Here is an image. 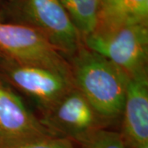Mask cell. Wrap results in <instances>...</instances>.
Segmentation results:
<instances>
[{
    "label": "cell",
    "instance_id": "obj_2",
    "mask_svg": "<svg viewBox=\"0 0 148 148\" xmlns=\"http://www.w3.org/2000/svg\"><path fill=\"white\" fill-rule=\"evenodd\" d=\"M82 40L87 49L110 60L130 77L147 73V24L95 30Z\"/></svg>",
    "mask_w": 148,
    "mask_h": 148
},
{
    "label": "cell",
    "instance_id": "obj_1",
    "mask_svg": "<svg viewBox=\"0 0 148 148\" xmlns=\"http://www.w3.org/2000/svg\"><path fill=\"white\" fill-rule=\"evenodd\" d=\"M75 87L103 119L122 114L130 77L99 53L82 47L69 62Z\"/></svg>",
    "mask_w": 148,
    "mask_h": 148
},
{
    "label": "cell",
    "instance_id": "obj_5",
    "mask_svg": "<svg viewBox=\"0 0 148 148\" xmlns=\"http://www.w3.org/2000/svg\"><path fill=\"white\" fill-rule=\"evenodd\" d=\"M101 119L84 95L73 87L45 111L40 121L54 136L79 143L95 130L103 128Z\"/></svg>",
    "mask_w": 148,
    "mask_h": 148
},
{
    "label": "cell",
    "instance_id": "obj_11",
    "mask_svg": "<svg viewBox=\"0 0 148 148\" xmlns=\"http://www.w3.org/2000/svg\"><path fill=\"white\" fill-rule=\"evenodd\" d=\"M78 144L81 148H127L120 132L104 127L90 133Z\"/></svg>",
    "mask_w": 148,
    "mask_h": 148
},
{
    "label": "cell",
    "instance_id": "obj_12",
    "mask_svg": "<svg viewBox=\"0 0 148 148\" xmlns=\"http://www.w3.org/2000/svg\"><path fill=\"white\" fill-rule=\"evenodd\" d=\"M0 148H77L71 139L56 136H49L32 139Z\"/></svg>",
    "mask_w": 148,
    "mask_h": 148
},
{
    "label": "cell",
    "instance_id": "obj_14",
    "mask_svg": "<svg viewBox=\"0 0 148 148\" xmlns=\"http://www.w3.org/2000/svg\"><path fill=\"white\" fill-rule=\"evenodd\" d=\"M3 56H4V55H3V53H2V51L0 50V58H2V57H3Z\"/></svg>",
    "mask_w": 148,
    "mask_h": 148
},
{
    "label": "cell",
    "instance_id": "obj_4",
    "mask_svg": "<svg viewBox=\"0 0 148 148\" xmlns=\"http://www.w3.org/2000/svg\"><path fill=\"white\" fill-rule=\"evenodd\" d=\"M0 71L10 84L32 97L44 111L75 87L73 79L56 71L18 64L6 56L0 58Z\"/></svg>",
    "mask_w": 148,
    "mask_h": 148
},
{
    "label": "cell",
    "instance_id": "obj_6",
    "mask_svg": "<svg viewBox=\"0 0 148 148\" xmlns=\"http://www.w3.org/2000/svg\"><path fill=\"white\" fill-rule=\"evenodd\" d=\"M23 8L32 27L64 56L72 57L82 46V37L58 0H25Z\"/></svg>",
    "mask_w": 148,
    "mask_h": 148
},
{
    "label": "cell",
    "instance_id": "obj_13",
    "mask_svg": "<svg viewBox=\"0 0 148 148\" xmlns=\"http://www.w3.org/2000/svg\"><path fill=\"white\" fill-rule=\"evenodd\" d=\"M134 148H148V143L140 144V145H138V146H137V147H135Z\"/></svg>",
    "mask_w": 148,
    "mask_h": 148
},
{
    "label": "cell",
    "instance_id": "obj_8",
    "mask_svg": "<svg viewBox=\"0 0 148 148\" xmlns=\"http://www.w3.org/2000/svg\"><path fill=\"white\" fill-rule=\"evenodd\" d=\"M122 132L127 147L148 143L147 73L130 77L122 111Z\"/></svg>",
    "mask_w": 148,
    "mask_h": 148
},
{
    "label": "cell",
    "instance_id": "obj_9",
    "mask_svg": "<svg viewBox=\"0 0 148 148\" xmlns=\"http://www.w3.org/2000/svg\"><path fill=\"white\" fill-rule=\"evenodd\" d=\"M148 0H101L95 30L147 24Z\"/></svg>",
    "mask_w": 148,
    "mask_h": 148
},
{
    "label": "cell",
    "instance_id": "obj_7",
    "mask_svg": "<svg viewBox=\"0 0 148 148\" xmlns=\"http://www.w3.org/2000/svg\"><path fill=\"white\" fill-rule=\"evenodd\" d=\"M49 136L54 135L27 108L21 97L0 80V147Z\"/></svg>",
    "mask_w": 148,
    "mask_h": 148
},
{
    "label": "cell",
    "instance_id": "obj_10",
    "mask_svg": "<svg viewBox=\"0 0 148 148\" xmlns=\"http://www.w3.org/2000/svg\"><path fill=\"white\" fill-rule=\"evenodd\" d=\"M82 37L95 32L101 0H58Z\"/></svg>",
    "mask_w": 148,
    "mask_h": 148
},
{
    "label": "cell",
    "instance_id": "obj_3",
    "mask_svg": "<svg viewBox=\"0 0 148 148\" xmlns=\"http://www.w3.org/2000/svg\"><path fill=\"white\" fill-rule=\"evenodd\" d=\"M0 50L18 64L51 69L73 79L69 61L34 27L0 21Z\"/></svg>",
    "mask_w": 148,
    "mask_h": 148
}]
</instances>
